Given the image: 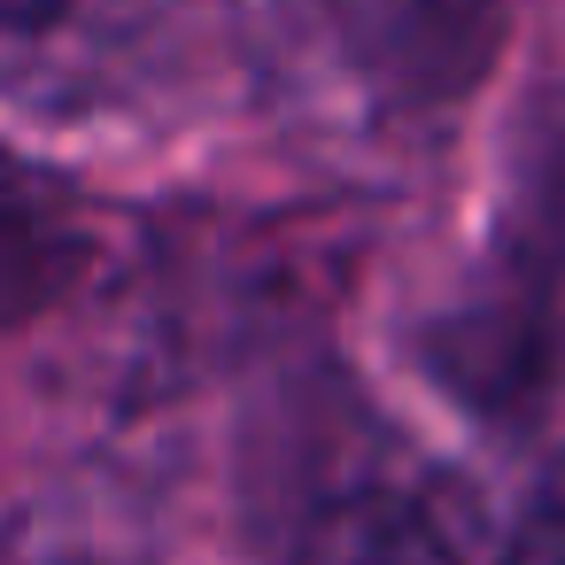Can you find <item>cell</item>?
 I'll return each mask as SVG.
<instances>
[{
	"label": "cell",
	"mask_w": 565,
	"mask_h": 565,
	"mask_svg": "<svg viewBox=\"0 0 565 565\" xmlns=\"http://www.w3.org/2000/svg\"><path fill=\"white\" fill-rule=\"evenodd\" d=\"M434 380L488 426H542L565 395V102L526 125L465 287L426 326Z\"/></svg>",
	"instance_id": "cell-1"
},
{
	"label": "cell",
	"mask_w": 565,
	"mask_h": 565,
	"mask_svg": "<svg viewBox=\"0 0 565 565\" xmlns=\"http://www.w3.org/2000/svg\"><path fill=\"white\" fill-rule=\"evenodd\" d=\"M186 0H0V102L24 117H109L179 55Z\"/></svg>",
	"instance_id": "cell-2"
},
{
	"label": "cell",
	"mask_w": 565,
	"mask_h": 565,
	"mask_svg": "<svg viewBox=\"0 0 565 565\" xmlns=\"http://www.w3.org/2000/svg\"><path fill=\"white\" fill-rule=\"evenodd\" d=\"M511 0H310L333 71L387 117L457 109L503 40Z\"/></svg>",
	"instance_id": "cell-3"
},
{
	"label": "cell",
	"mask_w": 565,
	"mask_h": 565,
	"mask_svg": "<svg viewBox=\"0 0 565 565\" xmlns=\"http://www.w3.org/2000/svg\"><path fill=\"white\" fill-rule=\"evenodd\" d=\"M287 565H472L457 511L434 495V480H387L349 472L318 488V503L295 526Z\"/></svg>",
	"instance_id": "cell-4"
},
{
	"label": "cell",
	"mask_w": 565,
	"mask_h": 565,
	"mask_svg": "<svg viewBox=\"0 0 565 565\" xmlns=\"http://www.w3.org/2000/svg\"><path fill=\"white\" fill-rule=\"evenodd\" d=\"M94 264V217L78 186L17 148H0V333L47 318Z\"/></svg>",
	"instance_id": "cell-5"
},
{
	"label": "cell",
	"mask_w": 565,
	"mask_h": 565,
	"mask_svg": "<svg viewBox=\"0 0 565 565\" xmlns=\"http://www.w3.org/2000/svg\"><path fill=\"white\" fill-rule=\"evenodd\" d=\"M132 495H86L71 488V503H32L9 534H0V565H132Z\"/></svg>",
	"instance_id": "cell-6"
},
{
	"label": "cell",
	"mask_w": 565,
	"mask_h": 565,
	"mask_svg": "<svg viewBox=\"0 0 565 565\" xmlns=\"http://www.w3.org/2000/svg\"><path fill=\"white\" fill-rule=\"evenodd\" d=\"M495 565H565V449L534 472V488H526Z\"/></svg>",
	"instance_id": "cell-7"
}]
</instances>
